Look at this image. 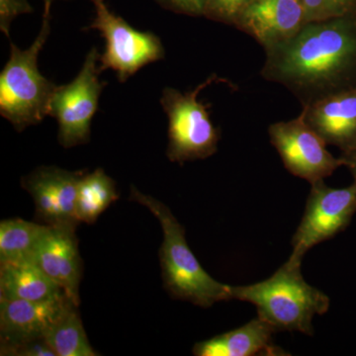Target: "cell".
<instances>
[{
	"instance_id": "484cf974",
	"label": "cell",
	"mask_w": 356,
	"mask_h": 356,
	"mask_svg": "<svg viewBox=\"0 0 356 356\" xmlns=\"http://www.w3.org/2000/svg\"><path fill=\"white\" fill-rule=\"evenodd\" d=\"M57 1V0H43L44 2V13L43 14H51V6H53L54 2Z\"/></svg>"
},
{
	"instance_id": "2e32d148",
	"label": "cell",
	"mask_w": 356,
	"mask_h": 356,
	"mask_svg": "<svg viewBox=\"0 0 356 356\" xmlns=\"http://www.w3.org/2000/svg\"><path fill=\"white\" fill-rule=\"evenodd\" d=\"M65 295L34 261L0 264V299L47 301Z\"/></svg>"
},
{
	"instance_id": "4fadbf2b",
	"label": "cell",
	"mask_w": 356,
	"mask_h": 356,
	"mask_svg": "<svg viewBox=\"0 0 356 356\" xmlns=\"http://www.w3.org/2000/svg\"><path fill=\"white\" fill-rule=\"evenodd\" d=\"M70 301L67 295L39 302L0 299V346L44 339Z\"/></svg>"
},
{
	"instance_id": "52a82bcc",
	"label": "cell",
	"mask_w": 356,
	"mask_h": 356,
	"mask_svg": "<svg viewBox=\"0 0 356 356\" xmlns=\"http://www.w3.org/2000/svg\"><path fill=\"white\" fill-rule=\"evenodd\" d=\"M100 55L93 47L76 79L57 86L51 97L49 115L58 122V143L65 149L86 144L90 140L91 122L107 84L99 79Z\"/></svg>"
},
{
	"instance_id": "3957f363",
	"label": "cell",
	"mask_w": 356,
	"mask_h": 356,
	"mask_svg": "<svg viewBox=\"0 0 356 356\" xmlns=\"http://www.w3.org/2000/svg\"><path fill=\"white\" fill-rule=\"evenodd\" d=\"M232 299L248 302L257 308V317L275 331L300 332L313 336V318L324 315L330 298L306 282L301 262L288 259L268 280L247 286H231Z\"/></svg>"
},
{
	"instance_id": "6da1fadb",
	"label": "cell",
	"mask_w": 356,
	"mask_h": 356,
	"mask_svg": "<svg viewBox=\"0 0 356 356\" xmlns=\"http://www.w3.org/2000/svg\"><path fill=\"white\" fill-rule=\"evenodd\" d=\"M264 51L261 76L286 88L305 106L356 86V15L307 23Z\"/></svg>"
},
{
	"instance_id": "9a60e30c",
	"label": "cell",
	"mask_w": 356,
	"mask_h": 356,
	"mask_svg": "<svg viewBox=\"0 0 356 356\" xmlns=\"http://www.w3.org/2000/svg\"><path fill=\"white\" fill-rule=\"evenodd\" d=\"M275 329L257 317L248 324L225 334L196 343V356L282 355L283 351L273 344Z\"/></svg>"
},
{
	"instance_id": "9c48e42d",
	"label": "cell",
	"mask_w": 356,
	"mask_h": 356,
	"mask_svg": "<svg viewBox=\"0 0 356 356\" xmlns=\"http://www.w3.org/2000/svg\"><path fill=\"white\" fill-rule=\"evenodd\" d=\"M268 134L288 172L311 184L343 165L341 158L327 151L325 140L307 124L302 113L292 120L271 124Z\"/></svg>"
},
{
	"instance_id": "7c38bea8",
	"label": "cell",
	"mask_w": 356,
	"mask_h": 356,
	"mask_svg": "<svg viewBox=\"0 0 356 356\" xmlns=\"http://www.w3.org/2000/svg\"><path fill=\"white\" fill-rule=\"evenodd\" d=\"M306 24L301 0H250L234 26L267 49L292 38Z\"/></svg>"
},
{
	"instance_id": "e0dca14e",
	"label": "cell",
	"mask_w": 356,
	"mask_h": 356,
	"mask_svg": "<svg viewBox=\"0 0 356 356\" xmlns=\"http://www.w3.org/2000/svg\"><path fill=\"white\" fill-rule=\"evenodd\" d=\"M79 305L70 301L44 339L56 356H96L79 315Z\"/></svg>"
},
{
	"instance_id": "7a4b0ae2",
	"label": "cell",
	"mask_w": 356,
	"mask_h": 356,
	"mask_svg": "<svg viewBox=\"0 0 356 356\" xmlns=\"http://www.w3.org/2000/svg\"><path fill=\"white\" fill-rule=\"evenodd\" d=\"M131 199L151 211L163 229L159 257L166 291L175 298L202 308L231 300V286L214 280L199 264L186 242L184 227L170 208L135 186H131Z\"/></svg>"
},
{
	"instance_id": "30bf717a",
	"label": "cell",
	"mask_w": 356,
	"mask_h": 356,
	"mask_svg": "<svg viewBox=\"0 0 356 356\" xmlns=\"http://www.w3.org/2000/svg\"><path fill=\"white\" fill-rule=\"evenodd\" d=\"M86 172L42 166L23 178V187L34 200L38 219L49 226L79 225L76 213L77 186Z\"/></svg>"
},
{
	"instance_id": "cb8c5ba5",
	"label": "cell",
	"mask_w": 356,
	"mask_h": 356,
	"mask_svg": "<svg viewBox=\"0 0 356 356\" xmlns=\"http://www.w3.org/2000/svg\"><path fill=\"white\" fill-rule=\"evenodd\" d=\"M156 2L173 13L189 16L205 15L208 0H156Z\"/></svg>"
},
{
	"instance_id": "5b68a950",
	"label": "cell",
	"mask_w": 356,
	"mask_h": 356,
	"mask_svg": "<svg viewBox=\"0 0 356 356\" xmlns=\"http://www.w3.org/2000/svg\"><path fill=\"white\" fill-rule=\"evenodd\" d=\"M225 81L213 74L197 88L187 92L165 88L161 104L168 119V146L166 156L172 163L182 165L186 161L204 159L218 151L220 132L210 118L209 105L199 102L204 88Z\"/></svg>"
},
{
	"instance_id": "44dd1931",
	"label": "cell",
	"mask_w": 356,
	"mask_h": 356,
	"mask_svg": "<svg viewBox=\"0 0 356 356\" xmlns=\"http://www.w3.org/2000/svg\"><path fill=\"white\" fill-rule=\"evenodd\" d=\"M250 0H208L205 17L224 24L235 25Z\"/></svg>"
},
{
	"instance_id": "603a6c76",
	"label": "cell",
	"mask_w": 356,
	"mask_h": 356,
	"mask_svg": "<svg viewBox=\"0 0 356 356\" xmlns=\"http://www.w3.org/2000/svg\"><path fill=\"white\" fill-rule=\"evenodd\" d=\"M0 355L9 356H56L44 339L0 346Z\"/></svg>"
},
{
	"instance_id": "ba28073f",
	"label": "cell",
	"mask_w": 356,
	"mask_h": 356,
	"mask_svg": "<svg viewBox=\"0 0 356 356\" xmlns=\"http://www.w3.org/2000/svg\"><path fill=\"white\" fill-rule=\"evenodd\" d=\"M355 212V184L346 188H332L324 179L312 184L305 213L292 238L290 261L302 262L312 248L344 231Z\"/></svg>"
},
{
	"instance_id": "8992f818",
	"label": "cell",
	"mask_w": 356,
	"mask_h": 356,
	"mask_svg": "<svg viewBox=\"0 0 356 356\" xmlns=\"http://www.w3.org/2000/svg\"><path fill=\"white\" fill-rule=\"evenodd\" d=\"M95 8L93 22L84 30H97L105 40L99 57L102 72L112 70L120 83L152 63L165 58L161 39L151 32H142L110 10L105 0H90Z\"/></svg>"
},
{
	"instance_id": "8fae6325",
	"label": "cell",
	"mask_w": 356,
	"mask_h": 356,
	"mask_svg": "<svg viewBox=\"0 0 356 356\" xmlns=\"http://www.w3.org/2000/svg\"><path fill=\"white\" fill-rule=\"evenodd\" d=\"M77 224L47 225L34 262L74 303L79 305L83 261L76 238Z\"/></svg>"
},
{
	"instance_id": "d4e9b609",
	"label": "cell",
	"mask_w": 356,
	"mask_h": 356,
	"mask_svg": "<svg viewBox=\"0 0 356 356\" xmlns=\"http://www.w3.org/2000/svg\"><path fill=\"white\" fill-rule=\"evenodd\" d=\"M339 158L343 161V165L350 170L353 179H355L353 184H356V146L353 147V149H348V151L343 152Z\"/></svg>"
},
{
	"instance_id": "277c9868",
	"label": "cell",
	"mask_w": 356,
	"mask_h": 356,
	"mask_svg": "<svg viewBox=\"0 0 356 356\" xmlns=\"http://www.w3.org/2000/svg\"><path fill=\"white\" fill-rule=\"evenodd\" d=\"M51 14H43L34 43L21 50L10 43V57L0 72V114L21 132L49 115L57 86L40 72L38 58L51 32Z\"/></svg>"
},
{
	"instance_id": "ffe728a7",
	"label": "cell",
	"mask_w": 356,
	"mask_h": 356,
	"mask_svg": "<svg viewBox=\"0 0 356 356\" xmlns=\"http://www.w3.org/2000/svg\"><path fill=\"white\" fill-rule=\"evenodd\" d=\"M307 23L356 15V0H301Z\"/></svg>"
},
{
	"instance_id": "ac0fdd59",
	"label": "cell",
	"mask_w": 356,
	"mask_h": 356,
	"mask_svg": "<svg viewBox=\"0 0 356 356\" xmlns=\"http://www.w3.org/2000/svg\"><path fill=\"white\" fill-rule=\"evenodd\" d=\"M118 198L116 184L102 168L84 173L77 186V220L79 222L93 224Z\"/></svg>"
},
{
	"instance_id": "7402d4cb",
	"label": "cell",
	"mask_w": 356,
	"mask_h": 356,
	"mask_svg": "<svg viewBox=\"0 0 356 356\" xmlns=\"http://www.w3.org/2000/svg\"><path fill=\"white\" fill-rule=\"evenodd\" d=\"M33 13L27 0H0V30L9 37L11 24L21 14Z\"/></svg>"
},
{
	"instance_id": "5bb4252c",
	"label": "cell",
	"mask_w": 356,
	"mask_h": 356,
	"mask_svg": "<svg viewBox=\"0 0 356 356\" xmlns=\"http://www.w3.org/2000/svg\"><path fill=\"white\" fill-rule=\"evenodd\" d=\"M302 107L307 124L325 144L341 153L356 146V86Z\"/></svg>"
},
{
	"instance_id": "d6986e66",
	"label": "cell",
	"mask_w": 356,
	"mask_h": 356,
	"mask_svg": "<svg viewBox=\"0 0 356 356\" xmlns=\"http://www.w3.org/2000/svg\"><path fill=\"white\" fill-rule=\"evenodd\" d=\"M47 225L19 218L0 222V264L34 261V254Z\"/></svg>"
}]
</instances>
